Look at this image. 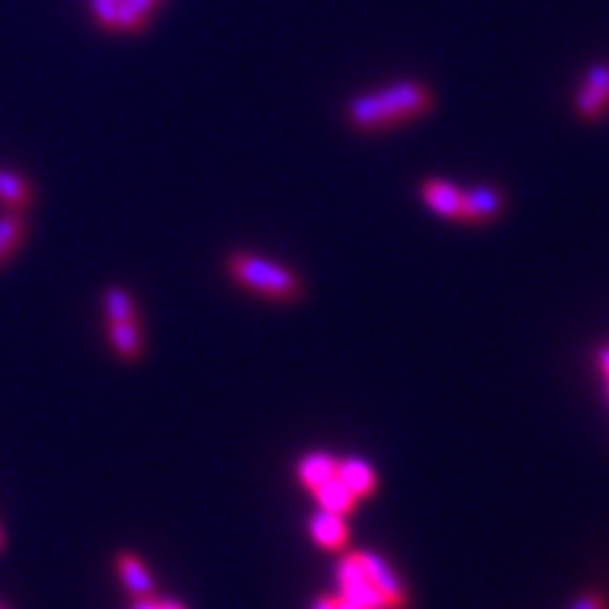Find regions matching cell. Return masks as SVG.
Here are the masks:
<instances>
[{
  "label": "cell",
  "mask_w": 609,
  "mask_h": 609,
  "mask_svg": "<svg viewBox=\"0 0 609 609\" xmlns=\"http://www.w3.org/2000/svg\"><path fill=\"white\" fill-rule=\"evenodd\" d=\"M158 7H162V0H118L113 32H144L149 20H153V14L158 12Z\"/></svg>",
  "instance_id": "cell-10"
},
{
  "label": "cell",
  "mask_w": 609,
  "mask_h": 609,
  "mask_svg": "<svg viewBox=\"0 0 609 609\" xmlns=\"http://www.w3.org/2000/svg\"><path fill=\"white\" fill-rule=\"evenodd\" d=\"M131 609H187L180 601H173V598H156V592L153 596H144L136 598V603H133Z\"/></svg>",
  "instance_id": "cell-18"
},
{
  "label": "cell",
  "mask_w": 609,
  "mask_h": 609,
  "mask_svg": "<svg viewBox=\"0 0 609 609\" xmlns=\"http://www.w3.org/2000/svg\"><path fill=\"white\" fill-rule=\"evenodd\" d=\"M570 609H609V601L603 592H585L570 603Z\"/></svg>",
  "instance_id": "cell-19"
},
{
  "label": "cell",
  "mask_w": 609,
  "mask_h": 609,
  "mask_svg": "<svg viewBox=\"0 0 609 609\" xmlns=\"http://www.w3.org/2000/svg\"><path fill=\"white\" fill-rule=\"evenodd\" d=\"M355 559H359L361 570L370 578V585L381 592V598L386 601L390 609H406L410 607V592H406L404 581L399 578V572L386 565V559H381L373 550H355Z\"/></svg>",
  "instance_id": "cell-5"
},
{
  "label": "cell",
  "mask_w": 609,
  "mask_h": 609,
  "mask_svg": "<svg viewBox=\"0 0 609 609\" xmlns=\"http://www.w3.org/2000/svg\"><path fill=\"white\" fill-rule=\"evenodd\" d=\"M226 271L231 280L257 297L273 299V302H293L302 297V280L291 268L266 257L249 255V251H231L226 257Z\"/></svg>",
  "instance_id": "cell-2"
},
{
  "label": "cell",
  "mask_w": 609,
  "mask_h": 609,
  "mask_svg": "<svg viewBox=\"0 0 609 609\" xmlns=\"http://www.w3.org/2000/svg\"><path fill=\"white\" fill-rule=\"evenodd\" d=\"M116 572L118 578H122L125 590L131 592L133 598H144L156 592V581H153V576H149L147 567H144V561L138 559L136 554L122 550V554L116 556Z\"/></svg>",
  "instance_id": "cell-9"
},
{
  "label": "cell",
  "mask_w": 609,
  "mask_h": 609,
  "mask_svg": "<svg viewBox=\"0 0 609 609\" xmlns=\"http://www.w3.org/2000/svg\"><path fill=\"white\" fill-rule=\"evenodd\" d=\"M576 113L585 122H598V118L607 113L609 107V65L607 63H596L587 69L585 80L578 85L576 91Z\"/></svg>",
  "instance_id": "cell-6"
},
{
  "label": "cell",
  "mask_w": 609,
  "mask_h": 609,
  "mask_svg": "<svg viewBox=\"0 0 609 609\" xmlns=\"http://www.w3.org/2000/svg\"><path fill=\"white\" fill-rule=\"evenodd\" d=\"M116 7H118V0H91V14H94V20L102 25V29H111L113 32V23H116Z\"/></svg>",
  "instance_id": "cell-17"
},
{
  "label": "cell",
  "mask_w": 609,
  "mask_h": 609,
  "mask_svg": "<svg viewBox=\"0 0 609 609\" xmlns=\"http://www.w3.org/2000/svg\"><path fill=\"white\" fill-rule=\"evenodd\" d=\"M25 220L20 211H7V215H0V268L7 266L18 249L23 246L25 240Z\"/></svg>",
  "instance_id": "cell-16"
},
{
  "label": "cell",
  "mask_w": 609,
  "mask_h": 609,
  "mask_svg": "<svg viewBox=\"0 0 609 609\" xmlns=\"http://www.w3.org/2000/svg\"><path fill=\"white\" fill-rule=\"evenodd\" d=\"M311 494L317 497V503L322 505L324 510H333V514H339V516L350 514V510L355 508V499H359L339 477L324 479V483L317 485Z\"/></svg>",
  "instance_id": "cell-15"
},
{
  "label": "cell",
  "mask_w": 609,
  "mask_h": 609,
  "mask_svg": "<svg viewBox=\"0 0 609 609\" xmlns=\"http://www.w3.org/2000/svg\"><path fill=\"white\" fill-rule=\"evenodd\" d=\"M0 609H9V607H7V603H3V601H0Z\"/></svg>",
  "instance_id": "cell-23"
},
{
  "label": "cell",
  "mask_w": 609,
  "mask_h": 609,
  "mask_svg": "<svg viewBox=\"0 0 609 609\" xmlns=\"http://www.w3.org/2000/svg\"><path fill=\"white\" fill-rule=\"evenodd\" d=\"M102 311H105L107 342L113 353L122 361H138L144 350L142 324H138V308L125 288H107L102 297Z\"/></svg>",
  "instance_id": "cell-3"
},
{
  "label": "cell",
  "mask_w": 609,
  "mask_h": 609,
  "mask_svg": "<svg viewBox=\"0 0 609 609\" xmlns=\"http://www.w3.org/2000/svg\"><path fill=\"white\" fill-rule=\"evenodd\" d=\"M0 550H3V528H0Z\"/></svg>",
  "instance_id": "cell-22"
},
{
  "label": "cell",
  "mask_w": 609,
  "mask_h": 609,
  "mask_svg": "<svg viewBox=\"0 0 609 609\" xmlns=\"http://www.w3.org/2000/svg\"><path fill=\"white\" fill-rule=\"evenodd\" d=\"M432 105H435V94L430 85L417 80H395L368 94H355L344 105V116L355 131L379 133L430 113Z\"/></svg>",
  "instance_id": "cell-1"
},
{
  "label": "cell",
  "mask_w": 609,
  "mask_h": 609,
  "mask_svg": "<svg viewBox=\"0 0 609 609\" xmlns=\"http://www.w3.org/2000/svg\"><path fill=\"white\" fill-rule=\"evenodd\" d=\"M32 200L34 189L32 184H29V178L14 173V169L0 167V206L7 211H20V215H23V209H29Z\"/></svg>",
  "instance_id": "cell-12"
},
{
  "label": "cell",
  "mask_w": 609,
  "mask_h": 609,
  "mask_svg": "<svg viewBox=\"0 0 609 609\" xmlns=\"http://www.w3.org/2000/svg\"><path fill=\"white\" fill-rule=\"evenodd\" d=\"M308 530H311V539L317 545L328 547V550H342L348 545V525L339 514L333 510H319L308 519Z\"/></svg>",
  "instance_id": "cell-11"
},
{
  "label": "cell",
  "mask_w": 609,
  "mask_h": 609,
  "mask_svg": "<svg viewBox=\"0 0 609 609\" xmlns=\"http://www.w3.org/2000/svg\"><path fill=\"white\" fill-rule=\"evenodd\" d=\"M461 195L463 189H457L443 178H426L421 184L423 204L437 215H443V218H461Z\"/></svg>",
  "instance_id": "cell-8"
},
{
  "label": "cell",
  "mask_w": 609,
  "mask_h": 609,
  "mask_svg": "<svg viewBox=\"0 0 609 609\" xmlns=\"http://www.w3.org/2000/svg\"><path fill=\"white\" fill-rule=\"evenodd\" d=\"M337 477L348 485L355 497H370L375 492V485H379L373 466L368 461H361V457H342L337 466Z\"/></svg>",
  "instance_id": "cell-13"
},
{
  "label": "cell",
  "mask_w": 609,
  "mask_h": 609,
  "mask_svg": "<svg viewBox=\"0 0 609 609\" xmlns=\"http://www.w3.org/2000/svg\"><path fill=\"white\" fill-rule=\"evenodd\" d=\"M505 209V193L494 184H477L461 195V218L466 224H488Z\"/></svg>",
  "instance_id": "cell-7"
},
{
  "label": "cell",
  "mask_w": 609,
  "mask_h": 609,
  "mask_svg": "<svg viewBox=\"0 0 609 609\" xmlns=\"http://www.w3.org/2000/svg\"><path fill=\"white\" fill-rule=\"evenodd\" d=\"M337 581H339V598H344L348 603L359 609H390L386 601L381 598V592L370 585V578L361 570L355 554H348L337 567Z\"/></svg>",
  "instance_id": "cell-4"
},
{
  "label": "cell",
  "mask_w": 609,
  "mask_h": 609,
  "mask_svg": "<svg viewBox=\"0 0 609 609\" xmlns=\"http://www.w3.org/2000/svg\"><path fill=\"white\" fill-rule=\"evenodd\" d=\"M337 609H359V607L348 603V601H344V598H337Z\"/></svg>",
  "instance_id": "cell-21"
},
{
  "label": "cell",
  "mask_w": 609,
  "mask_h": 609,
  "mask_svg": "<svg viewBox=\"0 0 609 609\" xmlns=\"http://www.w3.org/2000/svg\"><path fill=\"white\" fill-rule=\"evenodd\" d=\"M337 466H339V457H333V454L311 452V454H304L302 461H299L297 477L308 492H313V488L322 485L324 479L337 477Z\"/></svg>",
  "instance_id": "cell-14"
},
{
  "label": "cell",
  "mask_w": 609,
  "mask_h": 609,
  "mask_svg": "<svg viewBox=\"0 0 609 609\" xmlns=\"http://www.w3.org/2000/svg\"><path fill=\"white\" fill-rule=\"evenodd\" d=\"M337 598L339 596H319L311 609H337Z\"/></svg>",
  "instance_id": "cell-20"
}]
</instances>
